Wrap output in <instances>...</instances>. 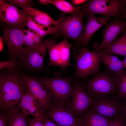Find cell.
<instances>
[{
    "label": "cell",
    "instance_id": "obj_7",
    "mask_svg": "<svg viewBox=\"0 0 126 126\" xmlns=\"http://www.w3.org/2000/svg\"><path fill=\"white\" fill-rule=\"evenodd\" d=\"M43 43L42 46L37 48L24 47L17 57L19 68L32 72L46 70L44 59L47 49Z\"/></svg>",
    "mask_w": 126,
    "mask_h": 126
},
{
    "label": "cell",
    "instance_id": "obj_9",
    "mask_svg": "<svg viewBox=\"0 0 126 126\" xmlns=\"http://www.w3.org/2000/svg\"><path fill=\"white\" fill-rule=\"evenodd\" d=\"M72 83L74 88L73 93L65 106L74 116L78 117L86 112L92 106L94 100L77 79L74 78Z\"/></svg>",
    "mask_w": 126,
    "mask_h": 126
},
{
    "label": "cell",
    "instance_id": "obj_31",
    "mask_svg": "<svg viewBox=\"0 0 126 126\" xmlns=\"http://www.w3.org/2000/svg\"><path fill=\"white\" fill-rule=\"evenodd\" d=\"M8 125L7 112L1 110L0 113V126H7Z\"/></svg>",
    "mask_w": 126,
    "mask_h": 126
},
{
    "label": "cell",
    "instance_id": "obj_22",
    "mask_svg": "<svg viewBox=\"0 0 126 126\" xmlns=\"http://www.w3.org/2000/svg\"><path fill=\"white\" fill-rule=\"evenodd\" d=\"M105 53L126 57V31L110 45L102 50Z\"/></svg>",
    "mask_w": 126,
    "mask_h": 126
},
{
    "label": "cell",
    "instance_id": "obj_37",
    "mask_svg": "<svg viewBox=\"0 0 126 126\" xmlns=\"http://www.w3.org/2000/svg\"><path fill=\"white\" fill-rule=\"evenodd\" d=\"M2 37L0 38V51L1 52L3 50L4 47V43Z\"/></svg>",
    "mask_w": 126,
    "mask_h": 126
},
{
    "label": "cell",
    "instance_id": "obj_26",
    "mask_svg": "<svg viewBox=\"0 0 126 126\" xmlns=\"http://www.w3.org/2000/svg\"><path fill=\"white\" fill-rule=\"evenodd\" d=\"M116 95L122 101H126V75L119 78Z\"/></svg>",
    "mask_w": 126,
    "mask_h": 126
},
{
    "label": "cell",
    "instance_id": "obj_17",
    "mask_svg": "<svg viewBox=\"0 0 126 126\" xmlns=\"http://www.w3.org/2000/svg\"><path fill=\"white\" fill-rule=\"evenodd\" d=\"M20 108L21 110L28 116L31 115L40 118L43 115L38 101L29 90L20 102Z\"/></svg>",
    "mask_w": 126,
    "mask_h": 126
},
{
    "label": "cell",
    "instance_id": "obj_6",
    "mask_svg": "<svg viewBox=\"0 0 126 126\" xmlns=\"http://www.w3.org/2000/svg\"><path fill=\"white\" fill-rule=\"evenodd\" d=\"M80 5L85 12L121 20L126 7L124 0H88Z\"/></svg>",
    "mask_w": 126,
    "mask_h": 126
},
{
    "label": "cell",
    "instance_id": "obj_30",
    "mask_svg": "<svg viewBox=\"0 0 126 126\" xmlns=\"http://www.w3.org/2000/svg\"><path fill=\"white\" fill-rule=\"evenodd\" d=\"M27 122L28 126H44L39 119L36 117H28Z\"/></svg>",
    "mask_w": 126,
    "mask_h": 126
},
{
    "label": "cell",
    "instance_id": "obj_10",
    "mask_svg": "<svg viewBox=\"0 0 126 126\" xmlns=\"http://www.w3.org/2000/svg\"><path fill=\"white\" fill-rule=\"evenodd\" d=\"M93 100L90 107L98 114L112 120L121 113L124 101L116 95H104Z\"/></svg>",
    "mask_w": 126,
    "mask_h": 126
},
{
    "label": "cell",
    "instance_id": "obj_34",
    "mask_svg": "<svg viewBox=\"0 0 126 126\" xmlns=\"http://www.w3.org/2000/svg\"><path fill=\"white\" fill-rule=\"evenodd\" d=\"M31 30L29 29L27 30L24 29L23 31V33L24 34L33 38L35 36V33L33 31H32Z\"/></svg>",
    "mask_w": 126,
    "mask_h": 126
},
{
    "label": "cell",
    "instance_id": "obj_5",
    "mask_svg": "<svg viewBox=\"0 0 126 126\" xmlns=\"http://www.w3.org/2000/svg\"><path fill=\"white\" fill-rule=\"evenodd\" d=\"M85 12L82 8L79 12L68 16L61 12L57 20V24L54 26L57 30L56 37H64L73 41L74 43H77L84 30L83 18Z\"/></svg>",
    "mask_w": 126,
    "mask_h": 126
},
{
    "label": "cell",
    "instance_id": "obj_12",
    "mask_svg": "<svg viewBox=\"0 0 126 126\" xmlns=\"http://www.w3.org/2000/svg\"><path fill=\"white\" fill-rule=\"evenodd\" d=\"M24 29L23 27L6 25L3 28L2 37L7 45L11 60H16L24 48Z\"/></svg>",
    "mask_w": 126,
    "mask_h": 126
},
{
    "label": "cell",
    "instance_id": "obj_4",
    "mask_svg": "<svg viewBox=\"0 0 126 126\" xmlns=\"http://www.w3.org/2000/svg\"><path fill=\"white\" fill-rule=\"evenodd\" d=\"M62 74L54 72L52 77L46 76L36 77L52 93L53 102L62 104L65 106L70 100L74 88L72 83L74 79L72 76L62 77Z\"/></svg>",
    "mask_w": 126,
    "mask_h": 126
},
{
    "label": "cell",
    "instance_id": "obj_8",
    "mask_svg": "<svg viewBox=\"0 0 126 126\" xmlns=\"http://www.w3.org/2000/svg\"><path fill=\"white\" fill-rule=\"evenodd\" d=\"M21 75L29 91L38 101L43 115L51 106L53 100L52 93L36 77L31 76L22 72Z\"/></svg>",
    "mask_w": 126,
    "mask_h": 126
},
{
    "label": "cell",
    "instance_id": "obj_21",
    "mask_svg": "<svg viewBox=\"0 0 126 126\" xmlns=\"http://www.w3.org/2000/svg\"><path fill=\"white\" fill-rule=\"evenodd\" d=\"M56 42V38L53 36L43 42L46 49L48 50L49 56V61L46 68L54 66L60 67V52Z\"/></svg>",
    "mask_w": 126,
    "mask_h": 126
},
{
    "label": "cell",
    "instance_id": "obj_14",
    "mask_svg": "<svg viewBox=\"0 0 126 126\" xmlns=\"http://www.w3.org/2000/svg\"><path fill=\"white\" fill-rule=\"evenodd\" d=\"M87 21L84 32L79 42L74 44L76 46H88L89 42L94 34L103 25L108 24V22L112 17L102 16L97 17L94 14L85 12Z\"/></svg>",
    "mask_w": 126,
    "mask_h": 126
},
{
    "label": "cell",
    "instance_id": "obj_20",
    "mask_svg": "<svg viewBox=\"0 0 126 126\" xmlns=\"http://www.w3.org/2000/svg\"><path fill=\"white\" fill-rule=\"evenodd\" d=\"M67 39L65 38L62 41L57 43L59 50L60 55V67L63 73L68 74L66 71L69 66L74 67L75 64L71 63L70 62V49L72 44L69 43Z\"/></svg>",
    "mask_w": 126,
    "mask_h": 126
},
{
    "label": "cell",
    "instance_id": "obj_27",
    "mask_svg": "<svg viewBox=\"0 0 126 126\" xmlns=\"http://www.w3.org/2000/svg\"><path fill=\"white\" fill-rule=\"evenodd\" d=\"M19 68L18 61L12 59L9 61H4L0 62V69L1 70L6 69L11 70Z\"/></svg>",
    "mask_w": 126,
    "mask_h": 126
},
{
    "label": "cell",
    "instance_id": "obj_15",
    "mask_svg": "<svg viewBox=\"0 0 126 126\" xmlns=\"http://www.w3.org/2000/svg\"><path fill=\"white\" fill-rule=\"evenodd\" d=\"M126 31V21L115 19L111 20L106 27L103 29L102 32L103 39L100 45L98 44L99 49H103L114 42L118 35Z\"/></svg>",
    "mask_w": 126,
    "mask_h": 126
},
{
    "label": "cell",
    "instance_id": "obj_38",
    "mask_svg": "<svg viewBox=\"0 0 126 126\" xmlns=\"http://www.w3.org/2000/svg\"><path fill=\"white\" fill-rule=\"evenodd\" d=\"M38 1L42 5H45L48 6L49 4V0H39Z\"/></svg>",
    "mask_w": 126,
    "mask_h": 126
},
{
    "label": "cell",
    "instance_id": "obj_36",
    "mask_svg": "<svg viewBox=\"0 0 126 126\" xmlns=\"http://www.w3.org/2000/svg\"><path fill=\"white\" fill-rule=\"evenodd\" d=\"M121 112L126 119V101L123 102L122 108Z\"/></svg>",
    "mask_w": 126,
    "mask_h": 126
},
{
    "label": "cell",
    "instance_id": "obj_25",
    "mask_svg": "<svg viewBox=\"0 0 126 126\" xmlns=\"http://www.w3.org/2000/svg\"><path fill=\"white\" fill-rule=\"evenodd\" d=\"M49 3L53 5L65 14H72L79 12L82 9L81 5L75 7L65 0H49Z\"/></svg>",
    "mask_w": 126,
    "mask_h": 126
},
{
    "label": "cell",
    "instance_id": "obj_32",
    "mask_svg": "<svg viewBox=\"0 0 126 126\" xmlns=\"http://www.w3.org/2000/svg\"><path fill=\"white\" fill-rule=\"evenodd\" d=\"M23 39L24 45L25 47L36 48L33 38L24 34Z\"/></svg>",
    "mask_w": 126,
    "mask_h": 126
},
{
    "label": "cell",
    "instance_id": "obj_16",
    "mask_svg": "<svg viewBox=\"0 0 126 126\" xmlns=\"http://www.w3.org/2000/svg\"><path fill=\"white\" fill-rule=\"evenodd\" d=\"M98 44L94 43L93 47L96 48L100 54L101 61L106 68L111 71L115 73L119 77L123 76L126 75L122 60H120L117 56L103 52L102 49H98Z\"/></svg>",
    "mask_w": 126,
    "mask_h": 126
},
{
    "label": "cell",
    "instance_id": "obj_1",
    "mask_svg": "<svg viewBox=\"0 0 126 126\" xmlns=\"http://www.w3.org/2000/svg\"><path fill=\"white\" fill-rule=\"evenodd\" d=\"M20 68L1 70L0 108L11 112L21 110L20 102L28 90L21 77Z\"/></svg>",
    "mask_w": 126,
    "mask_h": 126
},
{
    "label": "cell",
    "instance_id": "obj_2",
    "mask_svg": "<svg viewBox=\"0 0 126 126\" xmlns=\"http://www.w3.org/2000/svg\"><path fill=\"white\" fill-rule=\"evenodd\" d=\"M72 57L75 60L74 67L76 71L72 76L74 78L81 79L85 81L92 74L101 72L100 54L95 48L94 50L88 49L86 46H78L72 44Z\"/></svg>",
    "mask_w": 126,
    "mask_h": 126
},
{
    "label": "cell",
    "instance_id": "obj_29",
    "mask_svg": "<svg viewBox=\"0 0 126 126\" xmlns=\"http://www.w3.org/2000/svg\"><path fill=\"white\" fill-rule=\"evenodd\" d=\"M7 1L14 5L20 7L23 9L26 6H31L32 3V0H8Z\"/></svg>",
    "mask_w": 126,
    "mask_h": 126
},
{
    "label": "cell",
    "instance_id": "obj_18",
    "mask_svg": "<svg viewBox=\"0 0 126 126\" xmlns=\"http://www.w3.org/2000/svg\"><path fill=\"white\" fill-rule=\"evenodd\" d=\"M78 117L80 118V126H109L112 120L94 112L90 107Z\"/></svg>",
    "mask_w": 126,
    "mask_h": 126
},
{
    "label": "cell",
    "instance_id": "obj_28",
    "mask_svg": "<svg viewBox=\"0 0 126 126\" xmlns=\"http://www.w3.org/2000/svg\"><path fill=\"white\" fill-rule=\"evenodd\" d=\"M109 126H126V119L121 112L112 120Z\"/></svg>",
    "mask_w": 126,
    "mask_h": 126
},
{
    "label": "cell",
    "instance_id": "obj_23",
    "mask_svg": "<svg viewBox=\"0 0 126 126\" xmlns=\"http://www.w3.org/2000/svg\"><path fill=\"white\" fill-rule=\"evenodd\" d=\"M26 25L29 29L32 30L42 37L50 34L52 35L55 37L57 34V30L54 26L47 27L40 24L35 22L29 15Z\"/></svg>",
    "mask_w": 126,
    "mask_h": 126
},
{
    "label": "cell",
    "instance_id": "obj_11",
    "mask_svg": "<svg viewBox=\"0 0 126 126\" xmlns=\"http://www.w3.org/2000/svg\"><path fill=\"white\" fill-rule=\"evenodd\" d=\"M29 15L23 10H21L14 5L0 0V19L6 25L24 28Z\"/></svg>",
    "mask_w": 126,
    "mask_h": 126
},
{
    "label": "cell",
    "instance_id": "obj_24",
    "mask_svg": "<svg viewBox=\"0 0 126 126\" xmlns=\"http://www.w3.org/2000/svg\"><path fill=\"white\" fill-rule=\"evenodd\" d=\"M7 112V126H28V116L21 110Z\"/></svg>",
    "mask_w": 126,
    "mask_h": 126
},
{
    "label": "cell",
    "instance_id": "obj_39",
    "mask_svg": "<svg viewBox=\"0 0 126 126\" xmlns=\"http://www.w3.org/2000/svg\"><path fill=\"white\" fill-rule=\"evenodd\" d=\"M122 64L125 69H126V57H125L124 60H122Z\"/></svg>",
    "mask_w": 126,
    "mask_h": 126
},
{
    "label": "cell",
    "instance_id": "obj_33",
    "mask_svg": "<svg viewBox=\"0 0 126 126\" xmlns=\"http://www.w3.org/2000/svg\"><path fill=\"white\" fill-rule=\"evenodd\" d=\"M44 126H59L55 122L47 118L43 115L39 118Z\"/></svg>",
    "mask_w": 126,
    "mask_h": 126
},
{
    "label": "cell",
    "instance_id": "obj_41",
    "mask_svg": "<svg viewBox=\"0 0 126 126\" xmlns=\"http://www.w3.org/2000/svg\"><path fill=\"white\" fill-rule=\"evenodd\" d=\"M124 3L125 4V5L126 7V0H124Z\"/></svg>",
    "mask_w": 126,
    "mask_h": 126
},
{
    "label": "cell",
    "instance_id": "obj_40",
    "mask_svg": "<svg viewBox=\"0 0 126 126\" xmlns=\"http://www.w3.org/2000/svg\"><path fill=\"white\" fill-rule=\"evenodd\" d=\"M122 18L124 19H126V7L122 14Z\"/></svg>",
    "mask_w": 126,
    "mask_h": 126
},
{
    "label": "cell",
    "instance_id": "obj_19",
    "mask_svg": "<svg viewBox=\"0 0 126 126\" xmlns=\"http://www.w3.org/2000/svg\"><path fill=\"white\" fill-rule=\"evenodd\" d=\"M23 10L32 17L35 22L40 24L50 27L57 24V20L54 19L48 14L42 11L30 6L25 7Z\"/></svg>",
    "mask_w": 126,
    "mask_h": 126
},
{
    "label": "cell",
    "instance_id": "obj_35",
    "mask_svg": "<svg viewBox=\"0 0 126 126\" xmlns=\"http://www.w3.org/2000/svg\"><path fill=\"white\" fill-rule=\"evenodd\" d=\"M87 0H72L71 2L76 7L80 5H82L85 3Z\"/></svg>",
    "mask_w": 126,
    "mask_h": 126
},
{
    "label": "cell",
    "instance_id": "obj_3",
    "mask_svg": "<svg viewBox=\"0 0 126 126\" xmlns=\"http://www.w3.org/2000/svg\"><path fill=\"white\" fill-rule=\"evenodd\" d=\"M118 76L106 68L81 83L84 90L93 99L104 95H116Z\"/></svg>",
    "mask_w": 126,
    "mask_h": 126
},
{
    "label": "cell",
    "instance_id": "obj_13",
    "mask_svg": "<svg viewBox=\"0 0 126 126\" xmlns=\"http://www.w3.org/2000/svg\"><path fill=\"white\" fill-rule=\"evenodd\" d=\"M43 115L59 126H80V118L74 116L62 104L52 103Z\"/></svg>",
    "mask_w": 126,
    "mask_h": 126
}]
</instances>
